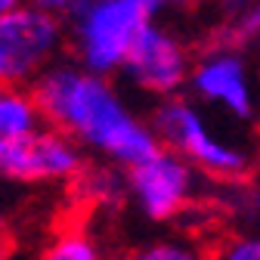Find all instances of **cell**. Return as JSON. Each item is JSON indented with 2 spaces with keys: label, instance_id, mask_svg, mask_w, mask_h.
Segmentation results:
<instances>
[{
  "label": "cell",
  "instance_id": "1",
  "mask_svg": "<svg viewBox=\"0 0 260 260\" xmlns=\"http://www.w3.org/2000/svg\"><path fill=\"white\" fill-rule=\"evenodd\" d=\"M31 93L50 127L118 168L130 171L161 152L152 124L127 106L112 78L93 75L78 62H56Z\"/></svg>",
  "mask_w": 260,
  "mask_h": 260
},
{
  "label": "cell",
  "instance_id": "2",
  "mask_svg": "<svg viewBox=\"0 0 260 260\" xmlns=\"http://www.w3.org/2000/svg\"><path fill=\"white\" fill-rule=\"evenodd\" d=\"M44 7L69 28L78 65L100 78L124 72L137 41L161 13L155 0H44Z\"/></svg>",
  "mask_w": 260,
  "mask_h": 260
},
{
  "label": "cell",
  "instance_id": "3",
  "mask_svg": "<svg viewBox=\"0 0 260 260\" xmlns=\"http://www.w3.org/2000/svg\"><path fill=\"white\" fill-rule=\"evenodd\" d=\"M69 28L44 4H16L0 13V81L4 87H35L53 65Z\"/></svg>",
  "mask_w": 260,
  "mask_h": 260
},
{
  "label": "cell",
  "instance_id": "4",
  "mask_svg": "<svg viewBox=\"0 0 260 260\" xmlns=\"http://www.w3.org/2000/svg\"><path fill=\"white\" fill-rule=\"evenodd\" d=\"M152 130L161 143V149H171L180 158H186L195 171H205L220 180H233L248 171V155L236 149L233 143L211 134L202 112L195 109L186 96L161 100L152 112Z\"/></svg>",
  "mask_w": 260,
  "mask_h": 260
},
{
  "label": "cell",
  "instance_id": "5",
  "mask_svg": "<svg viewBox=\"0 0 260 260\" xmlns=\"http://www.w3.org/2000/svg\"><path fill=\"white\" fill-rule=\"evenodd\" d=\"M195 186H199V171L171 149H161L127 171V192L140 214L149 220L177 217L192 202Z\"/></svg>",
  "mask_w": 260,
  "mask_h": 260
},
{
  "label": "cell",
  "instance_id": "6",
  "mask_svg": "<svg viewBox=\"0 0 260 260\" xmlns=\"http://www.w3.org/2000/svg\"><path fill=\"white\" fill-rule=\"evenodd\" d=\"M0 171L19 183H62L84 174V149L56 127H44L28 140L0 143Z\"/></svg>",
  "mask_w": 260,
  "mask_h": 260
},
{
  "label": "cell",
  "instance_id": "7",
  "mask_svg": "<svg viewBox=\"0 0 260 260\" xmlns=\"http://www.w3.org/2000/svg\"><path fill=\"white\" fill-rule=\"evenodd\" d=\"M192 65L195 62L189 59L186 44L165 25L152 22L137 41L134 53H130L124 65V78L149 96L174 100V96H180L183 87H189Z\"/></svg>",
  "mask_w": 260,
  "mask_h": 260
},
{
  "label": "cell",
  "instance_id": "8",
  "mask_svg": "<svg viewBox=\"0 0 260 260\" xmlns=\"http://www.w3.org/2000/svg\"><path fill=\"white\" fill-rule=\"evenodd\" d=\"M189 87L199 100L220 106L236 118H251L254 112V93L245 59L230 47H214L195 59Z\"/></svg>",
  "mask_w": 260,
  "mask_h": 260
},
{
  "label": "cell",
  "instance_id": "9",
  "mask_svg": "<svg viewBox=\"0 0 260 260\" xmlns=\"http://www.w3.org/2000/svg\"><path fill=\"white\" fill-rule=\"evenodd\" d=\"M47 127V118L35 100L31 87H4L0 90V143L28 140Z\"/></svg>",
  "mask_w": 260,
  "mask_h": 260
},
{
  "label": "cell",
  "instance_id": "10",
  "mask_svg": "<svg viewBox=\"0 0 260 260\" xmlns=\"http://www.w3.org/2000/svg\"><path fill=\"white\" fill-rule=\"evenodd\" d=\"M41 260H109V257H106L103 245L96 242L87 230L65 226V230H59L47 242Z\"/></svg>",
  "mask_w": 260,
  "mask_h": 260
},
{
  "label": "cell",
  "instance_id": "11",
  "mask_svg": "<svg viewBox=\"0 0 260 260\" xmlns=\"http://www.w3.org/2000/svg\"><path fill=\"white\" fill-rule=\"evenodd\" d=\"M124 260H211V251L189 239H155L134 248Z\"/></svg>",
  "mask_w": 260,
  "mask_h": 260
},
{
  "label": "cell",
  "instance_id": "12",
  "mask_svg": "<svg viewBox=\"0 0 260 260\" xmlns=\"http://www.w3.org/2000/svg\"><path fill=\"white\" fill-rule=\"evenodd\" d=\"M211 260H260V236H230L223 239Z\"/></svg>",
  "mask_w": 260,
  "mask_h": 260
},
{
  "label": "cell",
  "instance_id": "13",
  "mask_svg": "<svg viewBox=\"0 0 260 260\" xmlns=\"http://www.w3.org/2000/svg\"><path fill=\"white\" fill-rule=\"evenodd\" d=\"M233 35H236V38H257V35H260V4L242 10V16L236 19Z\"/></svg>",
  "mask_w": 260,
  "mask_h": 260
}]
</instances>
